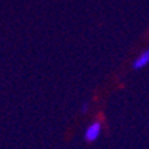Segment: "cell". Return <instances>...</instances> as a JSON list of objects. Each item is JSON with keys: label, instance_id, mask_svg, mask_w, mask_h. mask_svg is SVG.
<instances>
[{"label": "cell", "instance_id": "6da1fadb", "mask_svg": "<svg viewBox=\"0 0 149 149\" xmlns=\"http://www.w3.org/2000/svg\"><path fill=\"white\" fill-rule=\"evenodd\" d=\"M101 130H102L101 123H100V121H93L92 124L88 125L85 132H84V139H85V141H88V143L96 141L100 137V134H101Z\"/></svg>", "mask_w": 149, "mask_h": 149}, {"label": "cell", "instance_id": "7a4b0ae2", "mask_svg": "<svg viewBox=\"0 0 149 149\" xmlns=\"http://www.w3.org/2000/svg\"><path fill=\"white\" fill-rule=\"evenodd\" d=\"M149 64V49H145L133 61V69H143Z\"/></svg>", "mask_w": 149, "mask_h": 149}, {"label": "cell", "instance_id": "3957f363", "mask_svg": "<svg viewBox=\"0 0 149 149\" xmlns=\"http://www.w3.org/2000/svg\"><path fill=\"white\" fill-rule=\"evenodd\" d=\"M88 107H89V102H83V104H81V113H87Z\"/></svg>", "mask_w": 149, "mask_h": 149}]
</instances>
